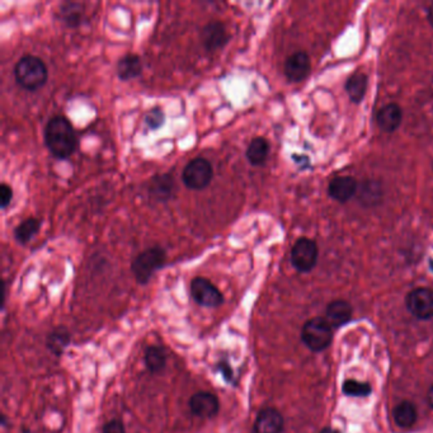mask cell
Listing matches in <instances>:
<instances>
[{"instance_id":"6da1fadb","label":"cell","mask_w":433,"mask_h":433,"mask_svg":"<svg viewBox=\"0 0 433 433\" xmlns=\"http://www.w3.org/2000/svg\"><path fill=\"white\" fill-rule=\"evenodd\" d=\"M45 144L49 151L58 159H67L75 153L78 140L74 127L64 116H55L47 122Z\"/></svg>"},{"instance_id":"7a4b0ae2","label":"cell","mask_w":433,"mask_h":433,"mask_svg":"<svg viewBox=\"0 0 433 433\" xmlns=\"http://www.w3.org/2000/svg\"><path fill=\"white\" fill-rule=\"evenodd\" d=\"M15 82L23 90L35 92L45 85L49 71L45 62L35 55H26L21 58L15 67Z\"/></svg>"},{"instance_id":"3957f363","label":"cell","mask_w":433,"mask_h":433,"mask_svg":"<svg viewBox=\"0 0 433 433\" xmlns=\"http://www.w3.org/2000/svg\"><path fill=\"white\" fill-rule=\"evenodd\" d=\"M167 253L159 246L142 251L131 263V272L140 285H146L158 269L164 267Z\"/></svg>"},{"instance_id":"277c9868","label":"cell","mask_w":433,"mask_h":433,"mask_svg":"<svg viewBox=\"0 0 433 433\" xmlns=\"http://www.w3.org/2000/svg\"><path fill=\"white\" fill-rule=\"evenodd\" d=\"M332 339L333 328L325 318H313L301 329V341L310 351H324L332 343Z\"/></svg>"},{"instance_id":"5b68a950","label":"cell","mask_w":433,"mask_h":433,"mask_svg":"<svg viewBox=\"0 0 433 433\" xmlns=\"http://www.w3.org/2000/svg\"><path fill=\"white\" fill-rule=\"evenodd\" d=\"M214 177L212 165L205 158H194L182 172L183 185L194 191H201L209 186Z\"/></svg>"},{"instance_id":"8992f818","label":"cell","mask_w":433,"mask_h":433,"mask_svg":"<svg viewBox=\"0 0 433 433\" xmlns=\"http://www.w3.org/2000/svg\"><path fill=\"white\" fill-rule=\"evenodd\" d=\"M319 249L314 240L300 238L291 249V264L301 273H307L316 266Z\"/></svg>"},{"instance_id":"52a82bcc","label":"cell","mask_w":433,"mask_h":433,"mask_svg":"<svg viewBox=\"0 0 433 433\" xmlns=\"http://www.w3.org/2000/svg\"><path fill=\"white\" fill-rule=\"evenodd\" d=\"M192 299L203 307H219L224 303V296L215 285L205 277H196L191 282Z\"/></svg>"},{"instance_id":"ba28073f","label":"cell","mask_w":433,"mask_h":433,"mask_svg":"<svg viewBox=\"0 0 433 433\" xmlns=\"http://www.w3.org/2000/svg\"><path fill=\"white\" fill-rule=\"evenodd\" d=\"M408 312L419 321H428L433 318V291L427 287H417L411 290L405 298Z\"/></svg>"},{"instance_id":"9c48e42d","label":"cell","mask_w":433,"mask_h":433,"mask_svg":"<svg viewBox=\"0 0 433 433\" xmlns=\"http://www.w3.org/2000/svg\"><path fill=\"white\" fill-rule=\"evenodd\" d=\"M189 409L198 418H214L220 411V402L219 398L210 391H198L191 396Z\"/></svg>"},{"instance_id":"30bf717a","label":"cell","mask_w":433,"mask_h":433,"mask_svg":"<svg viewBox=\"0 0 433 433\" xmlns=\"http://www.w3.org/2000/svg\"><path fill=\"white\" fill-rule=\"evenodd\" d=\"M229 32L221 21H211L201 31V42L207 51H217L229 42Z\"/></svg>"},{"instance_id":"8fae6325","label":"cell","mask_w":433,"mask_h":433,"mask_svg":"<svg viewBox=\"0 0 433 433\" xmlns=\"http://www.w3.org/2000/svg\"><path fill=\"white\" fill-rule=\"evenodd\" d=\"M310 59L307 53L303 51L292 53L285 62V75L291 83H300L307 79V75L310 74Z\"/></svg>"},{"instance_id":"7c38bea8","label":"cell","mask_w":433,"mask_h":433,"mask_svg":"<svg viewBox=\"0 0 433 433\" xmlns=\"http://www.w3.org/2000/svg\"><path fill=\"white\" fill-rule=\"evenodd\" d=\"M285 421L282 414L275 408L262 409L255 422H254V433H282Z\"/></svg>"},{"instance_id":"4fadbf2b","label":"cell","mask_w":433,"mask_h":433,"mask_svg":"<svg viewBox=\"0 0 433 433\" xmlns=\"http://www.w3.org/2000/svg\"><path fill=\"white\" fill-rule=\"evenodd\" d=\"M359 185L353 177L342 176L330 180L328 186V194L330 198L339 203L350 201L353 196L357 194Z\"/></svg>"},{"instance_id":"5bb4252c","label":"cell","mask_w":433,"mask_h":433,"mask_svg":"<svg viewBox=\"0 0 433 433\" xmlns=\"http://www.w3.org/2000/svg\"><path fill=\"white\" fill-rule=\"evenodd\" d=\"M176 180L172 173L155 176L149 185V196L158 202L169 201L174 194Z\"/></svg>"},{"instance_id":"9a60e30c","label":"cell","mask_w":433,"mask_h":433,"mask_svg":"<svg viewBox=\"0 0 433 433\" xmlns=\"http://www.w3.org/2000/svg\"><path fill=\"white\" fill-rule=\"evenodd\" d=\"M403 120V111L396 103L384 105L376 116V122L384 133L391 134L396 131Z\"/></svg>"},{"instance_id":"2e32d148","label":"cell","mask_w":433,"mask_h":433,"mask_svg":"<svg viewBox=\"0 0 433 433\" xmlns=\"http://www.w3.org/2000/svg\"><path fill=\"white\" fill-rule=\"evenodd\" d=\"M352 313L353 310L350 303H347L346 300H334L329 303L327 307L325 319L332 325V328H339L351 321Z\"/></svg>"},{"instance_id":"e0dca14e","label":"cell","mask_w":433,"mask_h":433,"mask_svg":"<svg viewBox=\"0 0 433 433\" xmlns=\"http://www.w3.org/2000/svg\"><path fill=\"white\" fill-rule=\"evenodd\" d=\"M142 73V59L135 53H127L117 64V75L122 82L133 80Z\"/></svg>"},{"instance_id":"ac0fdd59","label":"cell","mask_w":433,"mask_h":433,"mask_svg":"<svg viewBox=\"0 0 433 433\" xmlns=\"http://www.w3.org/2000/svg\"><path fill=\"white\" fill-rule=\"evenodd\" d=\"M393 418L396 421L398 426L407 430V428H411L416 425L417 418H418V411H417V408L414 404L409 400H404L394 408Z\"/></svg>"},{"instance_id":"d6986e66","label":"cell","mask_w":433,"mask_h":433,"mask_svg":"<svg viewBox=\"0 0 433 433\" xmlns=\"http://www.w3.org/2000/svg\"><path fill=\"white\" fill-rule=\"evenodd\" d=\"M269 155V142L264 137H255L248 145V162L254 167H262L266 164Z\"/></svg>"},{"instance_id":"ffe728a7","label":"cell","mask_w":433,"mask_h":433,"mask_svg":"<svg viewBox=\"0 0 433 433\" xmlns=\"http://www.w3.org/2000/svg\"><path fill=\"white\" fill-rule=\"evenodd\" d=\"M367 84L368 80L366 74L361 71H357L348 78V80L346 83V92L351 102L359 105L364 101V98L366 96Z\"/></svg>"},{"instance_id":"44dd1931","label":"cell","mask_w":433,"mask_h":433,"mask_svg":"<svg viewBox=\"0 0 433 433\" xmlns=\"http://www.w3.org/2000/svg\"><path fill=\"white\" fill-rule=\"evenodd\" d=\"M357 198L361 202V205L371 207L379 205L382 198V191L379 182L375 180H366L362 183V186L357 189Z\"/></svg>"},{"instance_id":"7402d4cb","label":"cell","mask_w":433,"mask_h":433,"mask_svg":"<svg viewBox=\"0 0 433 433\" xmlns=\"http://www.w3.org/2000/svg\"><path fill=\"white\" fill-rule=\"evenodd\" d=\"M71 336L65 327H58L53 328L46 339V346L49 351L53 353L55 356H61L64 353V350L70 344Z\"/></svg>"},{"instance_id":"603a6c76","label":"cell","mask_w":433,"mask_h":433,"mask_svg":"<svg viewBox=\"0 0 433 433\" xmlns=\"http://www.w3.org/2000/svg\"><path fill=\"white\" fill-rule=\"evenodd\" d=\"M144 362L149 373H162L167 365V353L162 346H149L144 353Z\"/></svg>"},{"instance_id":"cb8c5ba5","label":"cell","mask_w":433,"mask_h":433,"mask_svg":"<svg viewBox=\"0 0 433 433\" xmlns=\"http://www.w3.org/2000/svg\"><path fill=\"white\" fill-rule=\"evenodd\" d=\"M41 228V221L36 217H28L15 228V238L19 244L26 246L35 238Z\"/></svg>"},{"instance_id":"d4e9b609","label":"cell","mask_w":433,"mask_h":433,"mask_svg":"<svg viewBox=\"0 0 433 433\" xmlns=\"http://www.w3.org/2000/svg\"><path fill=\"white\" fill-rule=\"evenodd\" d=\"M60 15L62 22L67 24V27H78L82 23L83 6L80 3L74 1H67L64 3L60 7Z\"/></svg>"},{"instance_id":"484cf974","label":"cell","mask_w":433,"mask_h":433,"mask_svg":"<svg viewBox=\"0 0 433 433\" xmlns=\"http://www.w3.org/2000/svg\"><path fill=\"white\" fill-rule=\"evenodd\" d=\"M344 394L348 396H367L373 393L371 385L367 382H359L357 380L344 381L342 387Z\"/></svg>"},{"instance_id":"4316f807","label":"cell","mask_w":433,"mask_h":433,"mask_svg":"<svg viewBox=\"0 0 433 433\" xmlns=\"http://www.w3.org/2000/svg\"><path fill=\"white\" fill-rule=\"evenodd\" d=\"M164 112L158 107L150 110L149 112L144 116V122L146 126L149 127L150 130H157L164 124Z\"/></svg>"},{"instance_id":"83f0119b","label":"cell","mask_w":433,"mask_h":433,"mask_svg":"<svg viewBox=\"0 0 433 433\" xmlns=\"http://www.w3.org/2000/svg\"><path fill=\"white\" fill-rule=\"evenodd\" d=\"M13 200V189L8 185L7 182H3L0 186V201H1V209H7Z\"/></svg>"},{"instance_id":"f1b7e54d","label":"cell","mask_w":433,"mask_h":433,"mask_svg":"<svg viewBox=\"0 0 433 433\" xmlns=\"http://www.w3.org/2000/svg\"><path fill=\"white\" fill-rule=\"evenodd\" d=\"M102 433H126L124 422L120 419H112L108 423H105L102 428Z\"/></svg>"},{"instance_id":"f546056e","label":"cell","mask_w":433,"mask_h":433,"mask_svg":"<svg viewBox=\"0 0 433 433\" xmlns=\"http://www.w3.org/2000/svg\"><path fill=\"white\" fill-rule=\"evenodd\" d=\"M217 367H219V370L223 373V376H224L225 379L229 381V382H232V371L230 366H229L226 362H220V364L217 365Z\"/></svg>"},{"instance_id":"4dcf8cb0","label":"cell","mask_w":433,"mask_h":433,"mask_svg":"<svg viewBox=\"0 0 433 433\" xmlns=\"http://www.w3.org/2000/svg\"><path fill=\"white\" fill-rule=\"evenodd\" d=\"M427 18L430 21V24L433 27V3H431L430 7L427 9Z\"/></svg>"},{"instance_id":"1f68e13d","label":"cell","mask_w":433,"mask_h":433,"mask_svg":"<svg viewBox=\"0 0 433 433\" xmlns=\"http://www.w3.org/2000/svg\"><path fill=\"white\" fill-rule=\"evenodd\" d=\"M427 402L430 404V407L433 409V385L428 390V394H427Z\"/></svg>"},{"instance_id":"d6a6232c","label":"cell","mask_w":433,"mask_h":433,"mask_svg":"<svg viewBox=\"0 0 433 433\" xmlns=\"http://www.w3.org/2000/svg\"><path fill=\"white\" fill-rule=\"evenodd\" d=\"M321 433H339L337 430H333V428H330V427H325V428H323L321 430Z\"/></svg>"}]
</instances>
